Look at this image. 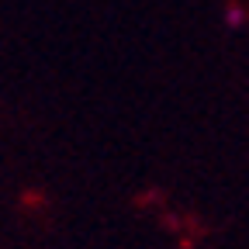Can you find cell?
I'll list each match as a JSON object with an SVG mask.
<instances>
[]
</instances>
